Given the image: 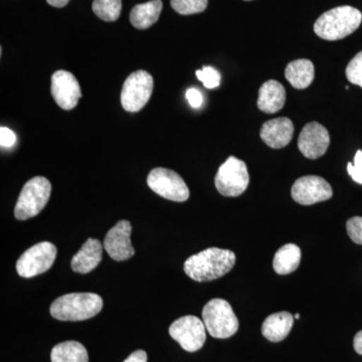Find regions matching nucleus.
<instances>
[{"instance_id":"nucleus-1","label":"nucleus","mask_w":362,"mask_h":362,"mask_svg":"<svg viewBox=\"0 0 362 362\" xmlns=\"http://www.w3.org/2000/svg\"><path fill=\"white\" fill-rule=\"evenodd\" d=\"M235 264V252L230 250L209 247L189 257L183 270L197 282H209L225 276Z\"/></svg>"},{"instance_id":"nucleus-2","label":"nucleus","mask_w":362,"mask_h":362,"mask_svg":"<svg viewBox=\"0 0 362 362\" xmlns=\"http://www.w3.org/2000/svg\"><path fill=\"white\" fill-rule=\"evenodd\" d=\"M103 309V299L95 293H71L57 298L51 305V315L61 321H84Z\"/></svg>"},{"instance_id":"nucleus-3","label":"nucleus","mask_w":362,"mask_h":362,"mask_svg":"<svg viewBox=\"0 0 362 362\" xmlns=\"http://www.w3.org/2000/svg\"><path fill=\"white\" fill-rule=\"evenodd\" d=\"M362 13L354 7L338 6L323 13L314 23V32L321 39L338 40L356 32L361 25Z\"/></svg>"},{"instance_id":"nucleus-4","label":"nucleus","mask_w":362,"mask_h":362,"mask_svg":"<svg viewBox=\"0 0 362 362\" xmlns=\"http://www.w3.org/2000/svg\"><path fill=\"white\" fill-rule=\"evenodd\" d=\"M202 319L207 332L214 338L226 339L238 332L239 320L232 306L223 299L211 300L202 310Z\"/></svg>"},{"instance_id":"nucleus-5","label":"nucleus","mask_w":362,"mask_h":362,"mask_svg":"<svg viewBox=\"0 0 362 362\" xmlns=\"http://www.w3.org/2000/svg\"><path fill=\"white\" fill-rule=\"evenodd\" d=\"M51 192V182L44 176H35L28 180L14 207L16 220L25 221L37 216L47 206Z\"/></svg>"},{"instance_id":"nucleus-6","label":"nucleus","mask_w":362,"mask_h":362,"mask_svg":"<svg viewBox=\"0 0 362 362\" xmlns=\"http://www.w3.org/2000/svg\"><path fill=\"white\" fill-rule=\"evenodd\" d=\"M250 176L246 163L235 156L228 157L214 178L216 189L223 197H240L249 187Z\"/></svg>"},{"instance_id":"nucleus-7","label":"nucleus","mask_w":362,"mask_h":362,"mask_svg":"<svg viewBox=\"0 0 362 362\" xmlns=\"http://www.w3.org/2000/svg\"><path fill=\"white\" fill-rule=\"evenodd\" d=\"M56 246L49 242H42L26 250L16 263V271L23 278H33L52 268L57 258Z\"/></svg>"},{"instance_id":"nucleus-8","label":"nucleus","mask_w":362,"mask_h":362,"mask_svg":"<svg viewBox=\"0 0 362 362\" xmlns=\"http://www.w3.org/2000/svg\"><path fill=\"white\" fill-rule=\"evenodd\" d=\"M153 78L146 71H137L126 78L121 92V104L128 112H138L149 101L153 90Z\"/></svg>"},{"instance_id":"nucleus-9","label":"nucleus","mask_w":362,"mask_h":362,"mask_svg":"<svg viewBox=\"0 0 362 362\" xmlns=\"http://www.w3.org/2000/svg\"><path fill=\"white\" fill-rule=\"evenodd\" d=\"M147 183L156 194L169 201L183 202L189 199L187 183L180 175L170 169H152L147 177Z\"/></svg>"},{"instance_id":"nucleus-10","label":"nucleus","mask_w":362,"mask_h":362,"mask_svg":"<svg viewBox=\"0 0 362 362\" xmlns=\"http://www.w3.org/2000/svg\"><path fill=\"white\" fill-rule=\"evenodd\" d=\"M206 325L199 317H180L169 327V334L188 352L202 349L206 340Z\"/></svg>"},{"instance_id":"nucleus-11","label":"nucleus","mask_w":362,"mask_h":362,"mask_svg":"<svg viewBox=\"0 0 362 362\" xmlns=\"http://www.w3.org/2000/svg\"><path fill=\"white\" fill-rule=\"evenodd\" d=\"M291 194L293 199L298 204L311 206L331 199L333 190L329 183L320 176L307 175L295 181Z\"/></svg>"},{"instance_id":"nucleus-12","label":"nucleus","mask_w":362,"mask_h":362,"mask_svg":"<svg viewBox=\"0 0 362 362\" xmlns=\"http://www.w3.org/2000/svg\"><path fill=\"white\" fill-rule=\"evenodd\" d=\"M52 95L56 103L64 110H71L82 97L77 78L68 71L59 70L52 77Z\"/></svg>"},{"instance_id":"nucleus-13","label":"nucleus","mask_w":362,"mask_h":362,"mask_svg":"<svg viewBox=\"0 0 362 362\" xmlns=\"http://www.w3.org/2000/svg\"><path fill=\"white\" fill-rule=\"evenodd\" d=\"M132 226L130 221H120L107 233L104 240V247L109 256L117 262L132 258L135 250L131 244Z\"/></svg>"},{"instance_id":"nucleus-14","label":"nucleus","mask_w":362,"mask_h":362,"mask_svg":"<svg viewBox=\"0 0 362 362\" xmlns=\"http://www.w3.org/2000/svg\"><path fill=\"white\" fill-rule=\"evenodd\" d=\"M329 144V132L318 122L307 124L298 138V148L309 159H317L323 156Z\"/></svg>"},{"instance_id":"nucleus-15","label":"nucleus","mask_w":362,"mask_h":362,"mask_svg":"<svg viewBox=\"0 0 362 362\" xmlns=\"http://www.w3.org/2000/svg\"><path fill=\"white\" fill-rule=\"evenodd\" d=\"M294 134V125L289 118L272 119L262 126V140L273 149L284 148L291 142Z\"/></svg>"},{"instance_id":"nucleus-16","label":"nucleus","mask_w":362,"mask_h":362,"mask_svg":"<svg viewBox=\"0 0 362 362\" xmlns=\"http://www.w3.org/2000/svg\"><path fill=\"white\" fill-rule=\"evenodd\" d=\"M103 255V246L97 239H88L80 251L73 257L71 270L78 274H88L99 266Z\"/></svg>"},{"instance_id":"nucleus-17","label":"nucleus","mask_w":362,"mask_h":362,"mask_svg":"<svg viewBox=\"0 0 362 362\" xmlns=\"http://www.w3.org/2000/svg\"><path fill=\"white\" fill-rule=\"evenodd\" d=\"M285 102V88L278 81H267L259 88L257 105L262 112H265L267 114L276 113L284 107Z\"/></svg>"},{"instance_id":"nucleus-18","label":"nucleus","mask_w":362,"mask_h":362,"mask_svg":"<svg viewBox=\"0 0 362 362\" xmlns=\"http://www.w3.org/2000/svg\"><path fill=\"white\" fill-rule=\"evenodd\" d=\"M294 317L289 312H278L267 317L262 325V334L271 342H280L289 335Z\"/></svg>"},{"instance_id":"nucleus-19","label":"nucleus","mask_w":362,"mask_h":362,"mask_svg":"<svg viewBox=\"0 0 362 362\" xmlns=\"http://www.w3.org/2000/svg\"><path fill=\"white\" fill-rule=\"evenodd\" d=\"M315 76L313 63L309 59H296L287 66L285 77L293 88L303 90L312 84Z\"/></svg>"},{"instance_id":"nucleus-20","label":"nucleus","mask_w":362,"mask_h":362,"mask_svg":"<svg viewBox=\"0 0 362 362\" xmlns=\"http://www.w3.org/2000/svg\"><path fill=\"white\" fill-rule=\"evenodd\" d=\"M161 0H151L146 4H137L130 13V21L138 30H146L158 21L162 11Z\"/></svg>"},{"instance_id":"nucleus-21","label":"nucleus","mask_w":362,"mask_h":362,"mask_svg":"<svg viewBox=\"0 0 362 362\" xmlns=\"http://www.w3.org/2000/svg\"><path fill=\"white\" fill-rule=\"evenodd\" d=\"M301 262V250L295 244H287L276 252L274 270L279 275H288L297 270Z\"/></svg>"},{"instance_id":"nucleus-22","label":"nucleus","mask_w":362,"mask_h":362,"mask_svg":"<svg viewBox=\"0 0 362 362\" xmlns=\"http://www.w3.org/2000/svg\"><path fill=\"white\" fill-rule=\"evenodd\" d=\"M52 362H89L87 349L82 343L65 341L59 343L52 350Z\"/></svg>"},{"instance_id":"nucleus-23","label":"nucleus","mask_w":362,"mask_h":362,"mask_svg":"<svg viewBox=\"0 0 362 362\" xmlns=\"http://www.w3.org/2000/svg\"><path fill=\"white\" fill-rule=\"evenodd\" d=\"M93 11L104 21H115L120 16L122 0H94Z\"/></svg>"},{"instance_id":"nucleus-24","label":"nucleus","mask_w":362,"mask_h":362,"mask_svg":"<svg viewBox=\"0 0 362 362\" xmlns=\"http://www.w3.org/2000/svg\"><path fill=\"white\" fill-rule=\"evenodd\" d=\"M209 0H171V6L182 16L201 13L206 11Z\"/></svg>"},{"instance_id":"nucleus-25","label":"nucleus","mask_w":362,"mask_h":362,"mask_svg":"<svg viewBox=\"0 0 362 362\" xmlns=\"http://www.w3.org/2000/svg\"><path fill=\"white\" fill-rule=\"evenodd\" d=\"M345 74L351 84L362 88V51L349 62Z\"/></svg>"},{"instance_id":"nucleus-26","label":"nucleus","mask_w":362,"mask_h":362,"mask_svg":"<svg viewBox=\"0 0 362 362\" xmlns=\"http://www.w3.org/2000/svg\"><path fill=\"white\" fill-rule=\"evenodd\" d=\"M197 77L207 89H214L221 84V74L213 66H204L202 70L197 71Z\"/></svg>"},{"instance_id":"nucleus-27","label":"nucleus","mask_w":362,"mask_h":362,"mask_svg":"<svg viewBox=\"0 0 362 362\" xmlns=\"http://www.w3.org/2000/svg\"><path fill=\"white\" fill-rule=\"evenodd\" d=\"M347 233L350 239L357 245H362V218L354 216L346 223Z\"/></svg>"},{"instance_id":"nucleus-28","label":"nucleus","mask_w":362,"mask_h":362,"mask_svg":"<svg viewBox=\"0 0 362 362\" xmlns=\"http://www.w3.org/2000/svg\"><path fill=\"white\" fill-rule=\"evenodd\" d=\"M347 171L352 180L359 185H362V151L361 150L356 152L354 163L352 164L351 162H349L347 164Z\"/></svg>"},{"instance_id":"nucleus-29","label":"nucleus","mask_w":362,"mask_h":362,"mask_svg":"<svg viewBox=\"0 0 362 362\" xmlns=\"http://www.w3.org/2000/svg\"><path fill=\"white\" fill-rule=\"evenodd\" d=\"M16 140V137L13 131L6 127L0 128V144H1L2 147L8 148V147L13 146Z\"/></svg>"},{"instance_id":"nucleus-30","label":"nucleus","mask_w":362,"mask_h":362,"mask_svg":"<svg viewBox=\"0 0 362 362\" xmlns=\"http://www.w3.org/2000/svg\"><path fill=\"white\" fill-rule=\"evenodd\" d=\"M187 99L189 102L190 106L194 108H199L204 102L201 90L194 89V88L187 90Z\"/></svg>"},{"instance_id":"nucleus-31","label":"nucleus","mask_w":362,"mask_h":362,"mask_svg":"<svg viewBox=\"0 0 362 362\" xmlns=\"http://www.w3.org/2000/svg\"><path fill=\"white\" fill-rule=\"evenodd\" d=\"M123 362H147V354L144 350H136Z\"/></svg>"},{"instance_id":"nucleus-32","label":"nucleus","mask_w":362,"mask_h":362,"mask_svg":"<svg viewBox=\"0 0 362 362\" xmlns=\"http://www.w3.org/2000/svg\"><path fill=\"white\" fill-rule=\"evenodd\" d=\"M354 347L357 354L362 356V330L356 333L354 340Z\"/></svg>"},{"instance_id":"nucleus-33","label":"nucleus","mask_w":362,"mask_h":362,"mask_svg":"<svg viewBox=\"0 0 362 362\" xmlns=\"http://www.w3.org/2000/svg\"><path fill=\"white\" fill-rule=\"evenodd\" d=\"M47 1L49 6L61 8V7H65L70 0H47Z\"/></svg>"},{"instance_id":"nucleus-34","label":"nucleus","mask_w":362,"mask_h":362,"mask_svg":"<svg viewBox=\"0 0 362 362\" xmlns=\"http://www.w3.org/2000/svg\"><path fill=\"white\" fill-rule=\"evenodd\" d=\"M300 318V314L297 313L296 315H295V319H299Z\"/></svg>"},{"instance_id":"nucleus-35","label":"nucleus","mask_w":362,"mask_h":362,"mask_svg":"<svg viewBox=\"0 0 362 362\" xmlns=\"http://www.w3.org/2000/svg\"><path fill=\"white\" fill-rule=\"evenodd\" d=\"M246 1H251V0H246Z\"/></svg>"}]
</instances>
